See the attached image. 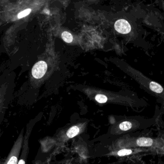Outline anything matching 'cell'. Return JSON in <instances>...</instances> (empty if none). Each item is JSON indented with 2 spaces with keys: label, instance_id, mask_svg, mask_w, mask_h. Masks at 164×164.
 <instances>
[{
  "label": "cell",
  "instance_id": "5b68a950",
  "mask_svg": "<svg viewBox=\"0 0 164 164\" xmlns=\"http://www.w3.org/2000/svg\"><path fill=\"white\" fill-rule=\"evenodd\" d=\"M150 89L155 93L160 94L163 92V89L160 84H158L157 82L152 81L150 83Z\"/></svg>",
  "mask_w": 164,
  "mask_h": 164
},
{
  "label": "cell",
  "instance_id": "ba28073f",
  "mask_svg": "<svg viewBox=\"0 0 164 164\" xmlns=\"http://www.w3.org/2000/svg\"><path fill=\"white\" fill-rule=\"evenodd\" d=\"M95 100L99 103L104 104L107 102V98L104 95L98 94L95 96Z\"/></svg>",
  "mask_w": 164,
  "mask_h": 164
},
{
  "label": "cell",
  "instance_id": "8fae6325",
  "mask_svg": "<svg viewBox=\"0 0 164 164\" xmlns=\"http://www.w3.org/2000/svg\"><path fill=\"white\" fill-rule=\"evenodd\" d=\"M17 159L16 157H13L11 158L7 164H17Z\"/></svg>",
  "mask_w": 164,
  "mask_h": 164
},
{
  "label": "cell",
  "instance_id": "277c9868",
  "mask_svg": "<svg viewBox=\"0 0 164 164\" xmlns=\"http://www.w3.org/2000/svg\"><path fill=\"white\" fill-rule=\"evenodd\" d=\"M80 132V129L77 126L72 127L68 130L66 135L69 138H72L75 137Z\"/></svg>",
  "mask_w": 164,
  "mask_h": 164
},
{
  "label": "cell",
  "instance_id": "7a4b0ae2",
  "mask_svg": "<svg viewBox=\"0 0 164 164\" xmlns=\"http://www.w3.org/2000/svg\"><path fill=\"white\" fill-rule=\"evenodd\" d=\"M115 30L121 34H128L131 31V26L125 19H119L115 24Z\"/></svg>",
  "mask_w": 164,
  "mask_h": 164
},
{
  "label": "cell",
  "instance_id": "7c38bea8",
  "mask_svg": "<svg viewBox=\"0 0 164 164\" xmlns=\"http://www.w3.org/2000/svg\"><path fill=\"white\" fill-rule=\"evenodd\" d=\"M18 164H25V162L23 160H20Z\"/></svg>",
  "mask_w": 164,
  "mask_h": 164
},
{
  "label": "cell",
  "instance_id": "6da1fadb",
  "mask_svg": "<svg viewBox=\"0 0 164 164\" xmlns=\"http://www.w3.org/2000/svg\"><path fill=\"white\" fill-rule=\"evenodd\" d=\"M47 70V65L46 62L40 61L35 64L32 70V74L35 79H39L45 75Z\"/></svg>",
  "mask_w": 164,
  "mask_h": 164
},
{
  "label": "cell",
  "instance_id": "52a82bcc",
  "mask_svg": "<svg viewBox=\"0 0 164 164\" xmlns=\"http://www.w3.org/2000/svg\"><path fill=\"white\" fill-rule=\"evenodd\" d=\"M119 128L123 131H128L132 128V124L129 121H124L119 125Z\"/></svg>",
  "mask_w": 164,
  "mask_h": 164
},
{
  "label": "cell",
  "instance_id": "9c48e42d",
  "mask_svg": "<svg viewBox=\"0 0 164 164\" xmlns=\"http://www.w3.org/2000/svg\"><path fill=\"white\" fill-rule=\"evenodd\" d=\"M133 152L132 150L131 149H122L119 151L118 152V156L122 157V156H128V155H131Z\"/></svg>",
  "mask_w": 164,
  "mask_h": 164
},
{
  "label": "cell",
  "instance_id": "30bf717a",
  "mask_svg": "<svg viewBox=\"0 0 164 164\" xmlns=\"http://www.w3.org/2000/svg\"><path fill=\"white\" fill-rule=\"evenodd\" d=\"M31 9H27L25 10L24 11H23L22 12H20L18 15V18H23L24 17H26L27 15H29V14L31 13Z\"/></svg>",
  "mask_w": 164,
  "mask_h": 164
},
{
  "label": "cell",
  "instance_id": "3957f363",
  "mask_svg": "<svg viewBox=\"0 0 164 164\" xmlns=\"http://www.w3.org/2000/svg\"><path fill=\"white\" fill-rule=\"evenodd\" d=\"M153 144V140L149 138L142 137L137 140V144L142 147H148Z\"/></svg>",
  "mask_w": 164,
  "mask_h": 164
},
{
  "label": "cell",
  "instance_id": "8992f818",
  "mask_svg": "<svg viewBox=\"0 0 164 164\" xmlns=\"http://www.w3.org/2000/svg\"><path fill=\"white\" fill-rule=\"evenodd\" d=\"M62 38L67 43H70L73 40V38L71 34L67 31H64L62 33Z\"/></svg>",
  "mask_w": 164,
  "mask_h": 164
}]
</instances>
